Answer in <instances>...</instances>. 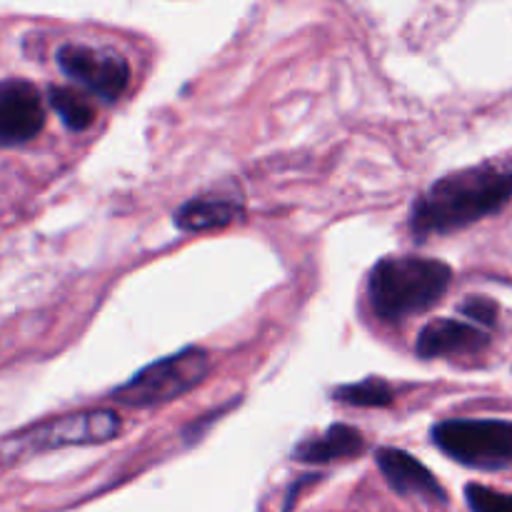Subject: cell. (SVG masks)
Instances as JSON below:
<instances>
[{
	"label": "cell",
	"instance_id": "6da1fadb",
	"mask_svg": "<svg viewBox=\"0 0 512 512\" xmlns=\"http://www.w3.org/2000/svg\"><path fill=\"white\" fill-rule=\"evenodd\" d=\"M512 200V163L490 160L435 180L410 210L418 238L448 235L503 210Z\"/></svg>",
	"mask_w": 512,
	"mask_h": 512
},
{
	"label": "cell",
	"instance_id": "7a4b0ae2",
	"mask_svg": "<svg viewBox=\"0 0 512 512\" xmlns=\"http://www.w3.org/2000/svg\"><path fill=\"white\" fill-rule=\"evenodd\" d=\"M453 283L448 263L420 255H388L370 270L368 298L375 315L403 320L425 313L443 300Z\"/></svg>",
	"mask_w": 512,
	"mask_h": 512
},
{
	"label": "cell",
	"instance_id": "3957f363",
	"mask_svg": "<svg viewBox=\"0 0 512 512\" xmlns=\"http://www.w3.org/2000/svg\"><path fill=\"white\" fill-rule=\"evenodd\" d=\"M210 358L203 348H183L180 353L155 360L148 368L135 373L128 383L113 390V400L130 408H153L170 403L205 378Z\"/></svg>",
	"mask_w": 512,
	"mask_h": 512
},
{
	"label": "cell",
	"instance_id": "277c9868",
	"mask_svg": "<svg viewBox=\"0 0 512 512\" xmlns=\"http://www.w3.org/2000/svg\"><path fill=\"white\" fill-rule=\"evenodd\" d=\"M433 443L468 468H512V423L505 420H443L433 428Z\"/></svg>",
	"mask_w": 512,
	"mask_h": 512
},
{
	"label": "cell",
	"instance_id": "5b68a950",
	"mask_svg": "<svg viewBox=\"0 0 512 512\" xmlns=\"http://www.w3.org/2000/svg\"><path fill=\"white\" fill-rule=\"evenodd\" d=\"M55 58H58L60 70L70 80H75L108 103L118 100L128 90L130 63L118 50L95 48V45L85 43H65L60 45Z\"/></svg>",
	"mask_w": 512,
	"mask_h": 512
},
{
	"label": "cell",
	"instance_id": "8992f818",
	"mask_svg": "<svg viewBox=\"0 0 512 512\" xmlns=\"http://www.w3.org/2000/svg\"><path fill=\"white\" fill-rule=\"evenodd\" d=\"M120 430V418L113 410H85V413L65 415V418L45 423L33 433H25L23 448L28 450H55L68 445H93L113 440Z\"/></svg>",
	"mask_w": 512,
	"mask_h": 512
},
{
	"label": "cell",
	"instance_id": "52a82bcc",
	"mask_svg": "<svg viewBox=\"0 0 512 512\" xmlns=\"http://www.w3.org/2000/svg\"><path fill=\"white\" fill-rule=\"evenodd\" d=\"M45 125V108L40 93L30 83L8 78L0 88V138L5 145L33 140Z\"/></svg>",
	"mask_w": 512,
	"mask_h": 512
},
{
	"label": "cell",
	"instance_id": "ba28073f",
	"mask_svg": "<svg viewBox=\"0 0 512 512\" xmlns=\"http://www.w3.org/2000/svg\"><path fill=\"white\" fill-rule=\"evenodd\" d=\"M490 335L478 325L460 323L453 318L430 320L418 335L415 353L425 360L450 358V355H473L488 348Z\"/></svg>",
	"mask_w": 512,
	"mask_h": 512
},
{
	"label": "cell",
	"instance_id": "9c48e42d",
	"mask_svg": "<svg viewBox=\"0 0 512 512\" xmlns=\"http://www.w3.org/2000/svg\"><path fill=\"white\" fill-rule=\"evenodd\" d=\"M375 460H378L380 473L385 475L395 493L420 495V498L443 500L445 503V490L440 488L435 475L410 453L398 448H380L375 453Z\"/></svg>",
	"mask_w": 512,
	"mask_h": 512
},
{
	"label": "cell",
	"instance_id": "30bf717a",
	"mask_svg": "<svg viewBox=\"0 0 512 512\" xmlns=\"http://www.w3.org/2000/svg\"><path fill=\"white\" fill-rule=\"evenodd\" d=\"M240 215H243V205L238 198L223 193H205L195 195L193 200L175 210V225L185 233H203V230L228 228Z\"/></svg>",
	"mask_w": 512,
	"mask_h": 512
},
{
	"label": "cell",
	"instance_id": "8fae6325",
	"mask_svg": "<svg viewBox=\"0 0 512 512\" xmlns=\"http://www.w3.org/2000/svg\"><path fill=\"white\" fill-rule=\"evenodd\" d=\"M365 450V438L360 430L350 428V425H333L325 430L318 438L303 440L298 448L293 450V458L300 463H333L340 458H355Z\"/></svg>",
	"mask_w": 512,
	"mask_h": 512
},
{
	"label": "cell",
	"instance_id": "7c38bea8",
	"mask_svg": "<svg viewBox=\"0 0 512 512\" xmlns=\"http://www.w3.org/2000/svg\"><path fill=\"white\" fill-rule=\"evenodd\" d=\"M48 100L50 108L63 118L65 128L75 130V133H83L90 125L95 123V108L85 93L73 88H60V85H50L48 88Z\"/></svg>",
	"mask_w": 512,
	"mask_h": 512
},
{
	"label": "cell",
	"instance_id": "4fadbf2b",
	"mask_svg": "<svg viewBox=\"0 0 512 512\" xmlns=\"http://www.w3.org/2000/svg\"><path fill=\"white\" fill-rule=\"evenodd\" d=\"M335 398L343 403L358 405V408H385L393 403L395 393L383 378H368L363 383L345 385V388L335 390Z\"/></svg>",
	"mask_w": 512,
	"mask_h": 512
},
{
	"label": "cell",
	"instance_id": "5bb4252c",
	"mask_svg": "<svg viewBox=\"0 0 512 512\" xmlns=\"http://www.w3.org/2000/svg\"><path fill=\"white\" fill-rule=\"evenodd\" d=\"M465 500L473 512H512V495L498 493L478 483L465 488Z\"/></svg>",
	"mask_w": 512,
	"mask_h": 512
},
{
	"label": "cell",
	"instance_id": "9a60e30c",
	"mask_svg": "<svg viewBox=\"0 0 512 512\" xmlns=\"http://www.w3.org/2000/svg\"><path fill=\"white\" fill-rule=\"evenodd\" d=\"M460 310H463V315H468L473 323H478L480 328H493L495 320H498V305L490 298H483V295L468 298L460 305Z\"/></svg>",
	"mask_w": 512,
	"mask_h": 512
}]
</instances>
